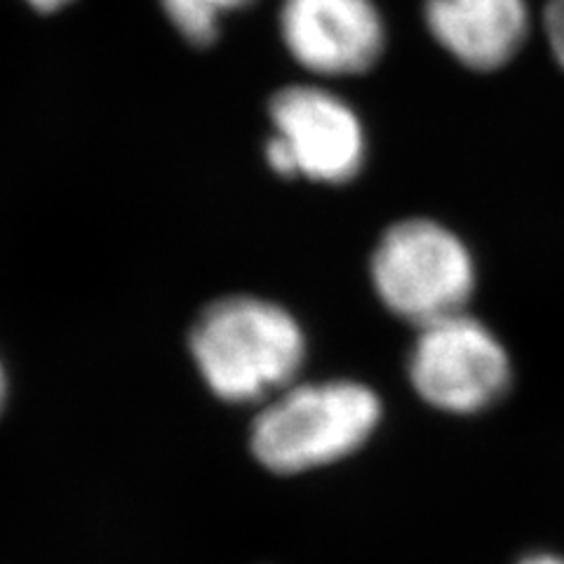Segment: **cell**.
<instances>
[{
    "label": "cell",
    "mask_w": 564,
    "mask_h": 564,
    "mask_svg": "<svg viewBox=\"0 0 564 564\" xmlns=\"http://www.w3.org/2000/svg\"><path fill=\"white\" fill-rule=\"evenodd\" d=\"M410 377L433 408L473 414L506 393L510 360L499 339L464 311L419 327Z\"/></svg>",
    "instance_id": "277c9868"
},
{
    "label": "cell",
    "mask_w": 564,
    "mask_h": 564,
    "mask_svg": "<svg viewBox=\"0 0 564 564\" xmlns=\"http://www.w3.org/2000/svg\"><path fill=\"white\" fill-rule=\"evenodd\" d=\"M379 419V395L362 383H292L254 419L252 452L273 473H304L356 452Z\"/></svg>",
    "instance_id": "7a4b0ae2"
},
{
    "label": "cell",
    "mask_w": 564,
    "mask_h": 564,
    "mask_svg": "<svg viewBox=\"0 0 564 564\" xmlns=\"http://www.w3.org/2000/svg\"><path fill=\"white\" fill-rule=\"evenodd\" d=\"M250 3L252 0H161L170 22L193 45H209L219 35L224 17Z\"/></svg>",
    "instance_id": "ba28073f"
},
{
    "label": "cell",
    "mask_w": 564,
    "mask_h": 564,
    "mask_svg": "<svg viewBox=\"0 0 564 564\" xmlns=\"http://www.w3.org/2000/svg\"><path fill=\"white\" fill-rule=\"evenodd\" d=\"M522 564H564V560L553 555H536V557H527Z\"/></svg>",
    "instance_id": "8fae6325"
},
{
    "label": "cell",
    "mask_w": 564,
    "mask_h": 564,
    "mask_svg": "<svg viewBox=\"0 0 564 564\" xmlns=\"http://www.w3.org/2000/svg\"><path fill=\"white\" fill-rule=\"evenodd\" d=\"M426 24L452 57L491 70L518 55L529 31L527 0H429Z\"/></svg>",
    "instance_id": "52a82bcc"
},
{
    "label": "cell",
    "mask_w": 564,
    "mask_h": 564,
    "mask_svg": "<svg viewBox=\"0 0 564 564\" xmlns=\"http://www.w3.org/2000/svg\"><path fill=\"white\" fill-rule=\"evenodd\" d=\"M545 29H549L553 55L564 68V0H551L549 3V10H545Z\"/></svg>",
    "instance_id": "9c48e42d"
},
{
    "label": "cell",
    "mask_w": 564,
    "mask_h": 564,
    "mask_svg": "<svg viewBox=\"0 0 564 564\" xmlns=\"http://www.w3.org/2000/svg\"><path fill=\"white\" fill-rule=\"evenodd\" d=\"M290 55L321 76H352L381 57L386 31L372 0H282Z\"/></svg>",
    "instance_id": "8992f818"
},
{
    "label": "cell",
    "mask_w": 564,
    "mask_h": 564,
    "mask_svg": "<svg viewBox=\"0 0 564 564\" xmlns=\"http://www.w3.org/2000/svg\"><path fill=\"white\" fill-rule=\"evenodd\" d=\"M6 395H8V381H6V369L0 365V412H3Z\"/></svg>",
    "instance_id": "7c38bea8"
},
{
    "label": "cell",
    "mask_w": 564,
    "mask_h": 564,
    "mask_svg": "<svg viewBox=\"0 0 564 564\" xmlns=\"http://www.w3.org/2000/svg\"><path fill=\"white\" fill-rule=\"evenodd\" d=\"M275 134L267 144L269 165L313 182L344 184L365 161V132L348 104L313 85H292L271 99Z\"/></svg>",
    "instance_id": "5b68a950"
},
{
    "label": "cell",
    "mask_w": 564,
    "mask_h": 564,
    "mask_svg": "<svg viewBox=\"0 0 564 564\" xmlns=\"http://www.w3.org/2000/svg\"><path fill=\"white\" fill-rule=\"evenodd\" d=\"M372 282L381 302L416 327L464 313L475 288V267L445 226L408 219L391 226L372 257Z\"/></svg>",
    "instance_id": "3957f363"
},
{
    "label": "cell",
    "mask_w": 564,
    "mask_h": 564,
    "mask_svg": "<svg viewBox=\"0 0 564 564\" xmlns=\"http://www.w3.org/2000/svg\"><path fill=\"white\" fill-rule=\"evenodd\" d=\"M191 352L212 393L226 402L271 400L306 358L294 317L257 296H226L209 304L191 329Z\"/></svg>",
    "instance_id": "6da1fadb"
},
{
    "label": "cell",
    "mask_w": 564,
    "mask_h": 564,
    "mask_svg": "<svg viewBox=\"0 0 564 564\" xmlns=\"http://www.w3.org/2000/svg\"><path fill=\"white\" fill-rule=\"evenodd\" d=\"M26 3L35 10H41V12H55V10H62L68 3H74V0H26Z\"/></svg>",
    "instance_id": "30bf717a"
}]
</instances>
